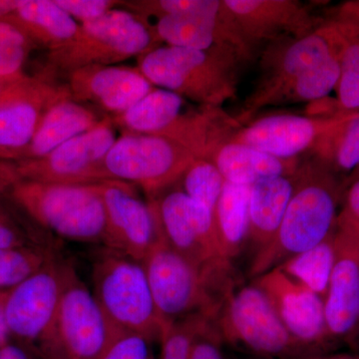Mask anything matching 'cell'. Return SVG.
Masks as SVG:
<instances>
[{"mask_svg": "<svg viewBox=\"0 0 359 359\" xmlns=\"http://www.w3.org/2000/svg\"><path fill=\"white\" fill-rule=\"evenodd\" d=\"M344 184L318 161L304 163L295 173L294 194L280 228L266 247L254 255L249 276L278 268L297 255L320 244L337 226Z\"/></svg>", "mask_w": 359, "mask_h": 359, "instance_id": "1", "label": "cell"}, {"mask_svg": "<svg viewBox=\"0 0 359 359\" xmlns=\"http://www.w3.org/2000/svg\"><path fill=\"white\" fill-rule=\"evenodd\" d=\"M156 308L165 323L205 313L216 320L240 280L233 262L223 259L200 269L161 241L142 262Z\"/></svg>", "mask_w": 359, "mask_h": 359, "instance_id": "2", "label": "cell"}, {"mask_svg": "<svg viewBox=\"0 0 359 359\" xmlns=\"http://www.w3.org/2000/svg\"><path fill=\"white\" fill-rule=\"evenodd\" d=\"M137 59V67L155 87L203 108H222L236 98L238 70L245 61L229 48L195 50L168 45H159Z\"/></svg>", "mask_w": 359, "mask_h": 359, "instance_id": "3", "label": "cell"}, {"mask_svg": "<svg viewBox=\"0 0 359 359\" xmlns=\"http://www.w3.org/2000/svg\"><path fill=\"white\" fill-rule=\"evenodd\" d=\"M152 25L143 16L113 9L98 20L79 25L65 45L47 54L45 74H69L92 65H117L159 46Z\"/></svg>", "mask_w": 359, "mask_h": 359, "instance_id": "4", "label": "cell"}, {"mask_svg": "<svg viewBox=\"0 0 359 359\" xmlns=\"http://www.w3.org/2000/svg\"><path fill=\"white\" fill-rule=\"evenodd\" d=\"M92 278L93 294L116 327L160 341L168 323L156 308L143 264L107 249L94 263Z\"/></svg>", "mask_w": 359, "mask_h": 359, "instance_id": "5", "label": "cell"}, {"mask_svg": "<svg viewBox=\"0 0 359 359\" xmlns=\"http://www.w3.org/2000/svg\"><path fill=\"white\" fill-rule=\"evenodd\" d=\"M15 200L47 230L75 242L105 244V210L95 184L18 181Z\"/></svg>", "mask_w": 359, "mask_h": 359, "instance_id": "6", "label": "cell"}, {"mask_svg": "<svg viewBox=\"0 0 359 359\" xmlns=\"http://www.w3.org/2000/svg\"><path fill=\"white\" fill-rule=\"evenodd\" d=\"M196 158L168 137L121 133L101 163L99 182L140 187L147 200H152L178 183Z\"/></svg>", "mask_w": 359, "mask_h": 359, "instance_id": "7", "label": "cell"}, {"mask_svg": "<svg viewBox=\"0 0 359 359\" xmlns=\"http://www.w3.org/2000/svg\"><path fill=\"white\" fill-rule=\"evenodd\" d=\"M224 346L264 359H301L311 355L278 318L263 290L241 285L224 302L215 320Z\"/></svg>", "mask_w": 359, "mask_h": 359, "instance_id": "8", "label": "cell"}, {"mask_svg": "<svg viewBox=\"0 0 359 359\" xmlns=\"http://www.w3.org/2000/svg\"><path fill=\"white\" fill-rule=\"evenodd\" d=\"M66 264L52 257L41 269L14 287L4 302L9 334L36 344L41 359H69L57 332Z\"/></svg>", "mask_w": 359, "mask_h": 359, "instance_id": "9", "label": "cell"}, {"mask_svg": "<svg viewBox=\"0 0 359 359\" xmlns=\"http://www.w3.org/2000/svg\"><path fill=\"white\" fill-rule=\"evenodd\" d=\"M117 129L109 116L89 131L71 139L44 157L13 163L18 181L43 183H99L101 163L117 140Z\"/></svg>", "mask_w": 359, "mask_h": 359, "instance_id": "10", "label": "cell"}, {"mask_svg": "<svg viewBox=\"0 0 359 359\" xmlns=\"http://www.w3.org/2000/svg\"><path fill=\"white\" fill-rule=\"evenodd\" d=\"M57 332L69 359H98L111 342L124 332L113 325L70 264H66Z\"/></svg>", "mask_w": 359, "mask_h": 359, "instance_id": "11", "label": "cell"}, {"mask_svg": "<svg viewBox=\"0 0 359 359\" xmlns=\"http://www.w3.org/2000/svg\"><path fill=\"white\" fill-rule=\"evenodd\" d=\"M163 240L198 268L226 259L219 250L214 215L180 189L167 190L152 200Z\"/></svg>", "mask_w": 359, "mask_h": 359, "instance_id": "12", "label": "cell"}, {"mask_svg": "<svg viewBox=\"0 0 359 359\" xmlns=\"http://www.w3.org/2000/svg\"><path fill=\"white\" fill-rule=\"evenodd\" d=\"M95 186L105 210L104 245L142 263L164 241L152 205L142 200L131 184L102 181Z\"/></svg>", "mask_w": 359, "mask_h": 359, "instance_id": "13", "label": "cell"}, {"mask_svg": "<svg viewBox=\"0 0 359 359\" xmlns=\"http://www.w3.org/2000/svg\"><path fill=\"white\" fill-rule=\"evenodd\" d=\"M252 283L263 290L292 339L309 354L332 353L325 301L313 290L273 269Z\"/></svg>", "mask_w": 359, "mask_h": 359, "instance_id": "14", "label": "cell"}, {"mask_svg": "<svg viewBox=\"0 0 359 359\" xmlns=\"http://www.w3.org/2000/svg\"><path fill=\"white\" fill-rule=\"evenodd\" d=\"M70 95L50 75L26 76L0 100V160L15 162L32 142L47 110Z\"/></svg>", "mask_w": 359, "mask_h": 359, "instance_id": "15", "label": "cell"}, {"mask_svg": "<svg viewBox=\"0 0 359 359\" xmlns=\"http://www.w3.org/2000/svg\"><path fill=\"white\" fill-rule=\"evenodd\" d=\"M250 50L264 42L301 39L321 25L299 0H224Z\"/></svg>", "mask_w": 359, "mask_h": 359, "instance_id": "16", "label": "cell"}, {"mask_svg": "<svg viewBox=\"0 0 359 359\" xmlns=\"http://www.w3.org/2000/svg\"><path fill=\"white\" fill-rule=\"evenodd\" d=\"M261 60L262 74L250 96L262 95L339 56V34L330 20L301 37L271 43Z\"/></svg>", "mask_w": 359, "mask_h": 359, "instance_id": "17", "label": "cell"}, {"mask_svg": "<svg viewBox=\"0 0 359 359\" xmlns=\"http://www.w3.org/2000/svg\"><path fill=\"white\" fill-rule=\"evenodd\" d=\"M339 115L266 116L247 126L238 124L226 140L250 146L280 159H297L302 153L311 152L323 132Z\"/></svg>", "mask_w": 359, "mask_h": 359, "instance_id": "18", "label": "cell"}, {"mask_svg": "<svg viewBox=\"0 0 359 359\" xmlns=\"http://www.w3.org/2000/svg\"><path fill=\"white\" fill-rule=\"evenodd\" d=\"M335 262L327 297L325 320L332 344L359 339V241L335 229Z\"/></svg>", "mask_w": 359, "mask_h": 359, "instance_id": "19", "label": "cell"}, {"mask_svg": "<svg viewBox=\"0 0 359 359\" xmlns=\"http://www.w3.org/2000/svg\"><path fill=\"white\" fill-rule=\"evenodd\" d=\"M73 99L91 103L115 117L124 113L155 88L138 67L92 65L68 74Z\"/></svg>", "mask_w": 359, "mask_h": 359, "instance_id": "20", "label": "cell"}, {"mask_svg": "<svg viewBox=\"0 0 359 359\" xmlns=\"http://www.w3.org/2000/svg\"><path fill=\"white\" fill-rule=\"evenodd\" d=\"M202 159L210 161L224 181L252 186L261 180L292 176L302 163L297 159H280L243 144L222 140L208 149Z\"/></svg>", "mask_w": 359, "mask_h": 359, "instance_id": "21", "label": "cell"}, {"mask_svg": "<svg viewBox=\"0 0 359 359\" xmlns=\"http://www.w3.org/2000/svg\"><path fill=\"white\" fill-rule=\"evenodd\" d=\"M102 118L71 95L62 97L47 110L29 145L15 162L44 157L66 142L95 127Z\"/></svg>", "mask_w": 359, "mask_h": 359, "instance_id": "22", "label": "cell"}, {"mask_svg": "<svg viewBox=\"0 0 359 359\" xmlns=\"http://www.w3.org/2000/svg\"><path fill=\"white\" fill-rule=\"evenodd\" d=\"M295 186V174L261 180L250 186L249 244L254 255L275 237Z\"/></svg>", "mask_w": 359, "mask_h": 359, "instance_id": "23", "label": "cell"}, {"mask_svg": "<svg viewBox=\"0 0 359 359\" xmlns=\"http://www.w3.org/2000/svg\"><path fill=\"white\" fill-rule=\"evenodd\" d=\"M6 21L18 26L36 46L56 50L76 34L79 23L55 0H18L13 15Z\"/></svg>", "mask_w": 359, "mask_h": 359, "instance_id": "24", "label": "cell"}, {"mask_svg": "<svg viewBox=\"0 0 359 359\" xmlns=\"http://www.w3.org/2000/svg\"><path fill=\"white\" fill-rule=\"evenodd\" d=\"M186 106L183 97L155 87L128 110L111 118L122 133L166 136L188 111Z\"/></svg>", "mask_w": 359, "mask_h": 359, "instance_id": "25", "label": "cell"}, {"mask_svg": "<svg viewBox=\"0 0 359 359\" xmlns=\"http://www.w3.org/2000/svg\"><path fill=\"white\" fill-rule=\"evenodd\" d=\"M250 186L224 182L214 212L222 255L233 262L249 244Z\"/></svg>", "mask_w": 359, "mask_h": 359, "instance_id": "26", "label": "cell"}, {"mask_svg": "<svg viewBox=\"0 0 359 359\" xmlns=\"http://www.w3.org/2000/svg\"><path fill=\"white\" fill-rule=\"evenodd\" d=\"M311 153L334 175L355 171L359 167V112L340 114Z\"/></svg>", "mask_w": 359, "mask_h": 359, "instance_id": "27", "label": "cell"}, {"mask_svg": "<svg viewBox=\"0 0 359 359\" xmlns=\"http://www.w3.org/2000/svg\"><path fill=\"white\" fill-rule=\"evenodd\" d=\"M340 42V75L332 114L359 112V25L334 15L330 20Z\"/></svg>", "mask_w": 359, "mask_h": 359, "instance_id": "28", "label": "cell"}, {"mask_svg": "<svg viewBox=\"0 0 359 359\" xmlns=\"http://www.w3.org/2000/svg\"><path fill=\"white\" fill-rule=\"evenodd\" d=\"M334 233L325 241L287 259L278 269L297 282L306 285L325 301L335 262Z\"/></svg>", "mask_w": 359, "mask_h": 359, "instance_id": "29", "label": "cell"}, {"mask_svg": "<svg viewBox=\"0 0 359 359\" xmlns=\"http://www.w3.org/2000/svg\"><path fill=\"white\" fill-rule=\"evenodd\" d=\"M224 179L210 161L196 158L179 180L180 190L214 215Z\"/></svg>", "mask_w": 359, "mask_h": 359, "instance_id": "30", "label": "cell"}, {"mask_svg": "<svg viewBox=\"0 0 359 359\" xmlns=\"http://www.w3.org/2000/svg\"><path fill=\"white\" fill-rule=\"evenodd\" d=\"M214 323L201 313L170 323L161 337L160 359H189L196 340Z\"/></svg>", "mask_w": 359, "mask_h": 359, "instance_id": "31", "label": "cell"}, {"mask_svg": "<svg viewBox=\"0 0 359 359\" xmlns=\"http://www.w3.org/2000/svg\"><path fill=\"white\" fill-rule=\"evenodd\" d=\"M52 257L40 250L0 249V287H16Z\"/></svg>", "mask_w": 359, "mask_h": 359, "instance_id": "32", "label": "cell"}, {"mask_svg": "<svg viewBox=\"0 0 359 359\" xmlns=\"http://www.w3.org/2000/svg\"><path fill=\"white\" fill-rule=\"evenodd\" d=\"M150 340L134 332H122L98 359H154Z\"/></svg>", "mask_w": 359, "mask_h": 359, "instance_id": "33", "label": "cell"}, {"mask_svg": "<svg viewBox=\"0 0 359 359\" xmlns=\"http://www.w3.org/2000/svg\"><path fill=\"white\" fill-rule=\"evenodd\" d=\"M335 229L359 241V179L344 184Z\"/></svg>", "mask_w": 359, "mask_h": 359, "instance_id": "34", "label": "cell"}, {"mask_svg": "<svg viewBox=\"0 0 359 359\" xmlns=\"http://www.w3.org/2000/svg\"><path fill=\"white\" fill-rule=\"evenodd\" d=\"M55 2L79 25L98 20L123 4V1L117 0H55Z\"/></svg>", "mask_w": 359, "mask_h": 359, "instance_id": "35", "label": "cell"}, {"mask_svg": "<svg viewBox=\"0 0 359 359\" xmlns=\"http://www.w3.org/2000/svg\"><path fill=\"white\" fill-rule=\"evenodd\" d=\"M224 340L215 323L194 344L189 359H226Z\"/></svg>", "mask_w": 359, "mask_h": 359, "instance_id": "36", "label": "cell"}, {"mask_svg": "<svg viewBox=\"0 0 359 359\" xmlns=\"http://www.w3.org/2000/svg\"><path fill=\"white\" fill-rule=\"evenodd\" d=\"M21 243L22 238L18 230L6 219L0 216V249L18 248Z\"/></svg>", "mask_w": 359, "mask_h": 359, "instance_id": "37", "label": "cell"}, {"mask_svg": "<svg viewBox=\"0 0 359 359\" xmlns=\"http://www.w3.org/2000/svg\"><path fill=\"white\" fill-rule=\"evenodd\" d=\"M18 181L13 163L0 160V192L13 187Z\"/></svg>", "mask_w": 359, "mask_h": 359, "instance_id": "38", "label": "cell"}, {"mask_svg": "<svg viewBox=\"0 0 359 359\" xmlns=\"http://www.w3.org/2000/svg\"><path fill=\"white\" fill-rule=\"evenodd\" d=\"M334 15L346 18L359 25V0H349L340 4Z\"/></svg>", "mask_w": 359, "mask_h": 359, "instance_id": "39", "label": "cell"}, {"mask_svg": "<svg viewBox=\"0 0 359 359\" xmlns=\"http://www.w3.org/2000/svg\"><path fill=\"white\" fill-rule=\"evenodd\" d=\"M0 359H32L25 349L13 344H4L0 347Z\"/></svg>", "mask_w": 359, "mask_h": 359, "instance_id": "40", "label": "cell"}, {"mask_svg": "<svg viewBox=\"0 0 359 359\" xmlns=\"http://www.w3.org/2000/svg\"><path fill=\"white\" fill-rule=\"evenodd\" d=\"M301 359H359L358 355L351 353H318L311 354V355H306Z\"/></svg>", "mask_w": 359, "mask_h": 359, "instance_id": "41", "label": "cell"}, {"mask_svg": "<svg viewBox=\"0 0 359 359\" xmlns=\"http://www.w3.org/2000/svg\"><path fill=\"white\" fill-rule=\"evenodd\" d=\"M25 77L15 80L2 79V78H0V100H1L4 97H6L7 94L11 93V92L15 88L16 85L20 83L21 80L25 79Z\"/></svg>", "mask_w": 359, "mask_h": 359, "instance_id": "42", "label": "cell"}, {"mask_svg": "<svg viewBox=\"0 0 359 359\" xmlns=\"http://www.w3.org/2000/svg\"><path fill=\"white\" fill-rule=\"evenodd\" d=\"M9 334L7 327L6 316H4V302L0 304V347L6 344L7 335Z\"/></svg>", "mask_w": 359, "mask_h": 359, "instance_id": "43", "label": "cell"}, {"mask_svg": "<svg viewBox=\"0 0 359 359\" xmlns=\"http://www.w3.org/2000/svg\"><path fill=\"white\" fill-rule=\"evenodd\" d=\"M355 179H359V167L355 170V171H353V173L349 175V177L347 178L346 183H348V182L353 181V180Z\"/></svg>", "mask_w": 359, "mask_h": 359, "instance_id": "44", "label": "cell"}, {"mask_svg": "<svg viewBox=\"0 0 359 359\" xmlns=\"http://www.w3.org/2000/svg\"><path fill=\"white\" fill-rule=\"evenodd\" d=\"M226 359H240V358H236V356H233V358H231V356H226Z\"/></svg>", "mask_w": 359, "mask_h": 359, "instance_id": "45", "label": "cell"}, {"mask_svg": "<svg viewBox=\"0 0 359 359\" xmlns=\"http://www.w3.org/2000/svg\"><path fill=\"white\" fill-rule=\"evenodd\" d=\"M358 344H359V339H358Z\"/></svg>", "mask_w": 359, "mask_h": 359, "instance_id": "46", "label": "cell"}]
</instances>
